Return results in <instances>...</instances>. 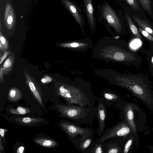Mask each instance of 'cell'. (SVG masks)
Here are the masks:
<instances>
[{"label":"cell","instance_id":"6da1fadb","mask_svg":"<svg viewBox=\"0 0 153 153\" xmlns=\"http://www.w3.org/2000/svg\"><path fill=\"white\" fill-rule=\"evenodd\" d=\"M95 73L111 83L125 88L151 108L153 105V91L151 82L142 74L120 73L114 70L97 69Z\"/></svg>","mask_w":153,"mask_h":153},{"label":"cell","instance_id":"7a4b0ae2","mask_svg":"<svg viewBox=\"0 0 153 153\" xmlns=\"http://www.w3.org/2000/svg\"><path fill=\"white\" fill-rule=\"evenodd\" d=\"M91 55L107 63L112 62L137 66L142 62L139 55L128 50L124 41L110 36L104 37L99 40L92 48Z\"/></svg>","mask_w":153,"mask_h":153},{"label":"cell","instance_id":"3957f363","mask_svg":"<svg viewBox=\"0 0 153 153\" xmlns=\"http://www.w3.org/2000/svg\"><path fill=\"white\" fill-rule=\"evenodd\" d=\"M98 20L113 36L114 30L118 35L125 33L123 22L120 12L117 11L107 1L104 0L98 4L97 10Z\"/></svg>","mask_w":153,"mask_h":153},{"label":"cell","instance_id":"277c9868","mask_svg":"<svg viewBox=\"0 0 153 153\" xmlns=\"http://www.w3.org/2000/svg\"><path fill=\"white\" fill-rule=\"evenodd\" d=\"M78 78L74 85L65 84L59 88L58 94L69 104H74L81 106L85 105V95L81 88L76 85Z\"/></svg>","mask_w":153,"mask_h":153},{"label":"cell","instance_id":"5b68a950","mask_svg":"<svg viewBox=\"0 0 153 153\" xmlns=\"http://www.w3.org/2000/svg\"><path fill=\"white\" fill-rule=\"evenodd\" d=\"M65 7L69 11L79 26L84 36L85 33L84 29L85 20L79 5L75 1L71 0H62Z\"/></svg>","mask_w":153,"mask_h":153},{"label":"cell","instance_id":"8992f818","mask_svg":"<svg viewBox=\"0 0 153 153\" xmlns=\"http://www.w3.org/2000/svg\"><path fill=\"white\" fill-rule=\"evenodd\" d=\"M59 45L63 48L77 52H85L93 48V42L88 38L60 43Z\"/></svg>","mask_w":153,"mask_h":153},{"label":"cell","instance_id":"52a82bcc","mask_svg":"<svg viewBox=\"0 0 153 153\" xmlns=\"http://www.w3.org/2000/svg\"><path fill=\"white\" fill-rule=\"evenodd\" d=\"M131 128L125 122L121 123L111 130L100 139L101 142L116 137L126 136L130 133Z\"/></svg>","mask_w":153,"mask_h":153},{"label":"cell","instance_id":"ba28073f","mask_svg":"<svg viewBox=\"0 0 153 153\" xmlns=\"http://www.w3.org/2000/svg\"><path fill=\"white\" fill-rule=\"evenodd\" d=\"M84 10L90 28L94 33L97 27V22L92 0H82Z\"/></svg>","mask_w":153,"mask_h":153},{"label":"cell","instance_id":"9c48e42d","mask_svg":"<svg viewBox=\"0 0 153 153\" xmlns=\"http://www.w3.org/2000/svg\"><path fill=\"white\" fill-rule=\"evenodd\" d=\"M57 106L62 115L69 118L77 119L83 112L81 107L76 106L58 105Z\"/></svg>","mask_w":153,"mask_h":153},{"label":"cell","instance_id":"30bf717a","mask_svg":"<svg viewBox=\"0 0 153 153\" xmlns=\"http://www.w3.org/2000/svg\"><path fill=\"white\" fill-rule=\"evenodd\" d=\"M4 21L7 28L9 30L13 29L15 24V17L14 10L8 2L7 3L4 16Z\"/></svg>","mask_w":153,"mask_h":153},{"label":"cell","instance_id":"8fae6325","mask_svg":"<svg viewBox=\"0 0 153 153\" xmlns=\"http://www.w3.org/2000/svg\"><path fill=\"white\" fill-rule=\"evenodd\" d=\"M60 125L64 131L71 137H74L79 134L82 135L85 132L84 129L68 122H62Z\"/></svg>","mask_w":153,"mask_h":153},{"label":"cell","instance_id":"7c38bea8","mask_svg":"<svg viewBox=\"0 0 153 153\" xmlns=\"http://www.w3.org/2000/svg\"><path fill=\"white\" fill-rule=\"evenodd\" d=\"M132 106L131 104H128L124 108L125 120L130 127L132 131L136 133V126L134 120V114Z\"/></svg>","mask_w":153,"mask_h":153},{"label":"cell","instance_id":"4fadbf2b","mask_svg":"<svg viewBox=\"0 0 153 153\" xmlns=\"http://www.w3.org/2000/svg\"><path fill=\"white\" fill-rule=\"evenodd\" d=\"M14 57L13 54L10 56L4 61L0 69V78L1 82L3 81V76L7 74L12 69L14 63Z\"/></svg>","mask_w":153,"mask_h":153},{"label":"cell","instance_id":"5bb4252c","mask_svg":"<svg viewBox=\"0 0 153 153\" xmlns=\"http://www.w3.org/2000/svg\"><path fill=\"white\" fill-rule=\"evenodd\" d=\"M125 17L129 29L132 36L135 38L139 39L141 40L144 41L137 28L135 25L130 16L128 13H125Z\"/></svg>","mask_w":153,"mask_h":153},{"label":"cell","instance_id":"9a60e30c","mask_svg":"<svg viewBox=\"0 0 153 153\" xmlns=\"http://www.w3.org/2000/svg\"><path fill=\"white\" fill-rule=\"evenodd\" d=\"M25 74L26 82L28 83L30 90L40 105H43L42 99L34 83L27 72L25 73Z\"/></svg>","mask_w":153,"mask_h":153},{"label":"cell","instance_id":"2e32d148","mask_svg":"<svg viewBox=\"0 0 153 153\" xmlns=\"http://www.w3.org/2000/svg\"><path fill=\"white\" fill-rule=\"evenodd\" d=\"M106 113L104 105L100 103L98 110V117L99 123V128L100 131L102 132L105 127V121Z\"/></svg>","mask_w":153,"mask_h":153},{"label":"cell","instance_id":"e0dca14e","mask_svg":"<svg viewBox=\"0 0 153 153\" xmlns=\"http://www.w3.org/2000/svg\"><path fill=\"white\" fill-rule=\"evenodd\" d=\"M133 18L139 27L153 36V27L148 22L137 16H133Z\"/></svg>","mask_w":153,"mask_h":153},{"label":"cell","instance_id":"ac0fdd59","mask_svg":"<svg viewBox=\"0 0 153 153\" xmlns=\"http://www.w3.org/2000/svg\"><path fill=\"white\" fill-rule=\"evenodd\" d=\"M34 141L41 146L46 147H54L58 145V143L54 140L47 138H36L34 140Z\"/></svg>","mask_w":153,"mask_h":153},{"label":"cell","instance_id":"d6986e66","mask_svg":"<svg viewBox=\"0 0 153 153\" xmlns=\"http://www.w3.org/2000/svg\"><path fill=\"white\" fill-rule=\"evenodd\" d=\"M22 97V93L18 88L13 87L9 89L8 94V99L9 101L16 102L21 99Z\"/></svg>","mask_w":153,"mask_h":153},{"label":"cell","instance_id":"ffe728a7","mask_svg":"<svg viewBox=\"0 0 153 153\" xmlns=\"http://www.w3.org/2000/svg\"><path fill=\"white\" fill-rule=\"evenodd\" d=\"M39 118H36L30 117H17L15 119L19 123L24 125H31L36 124L41 121Z\"/></svg>","mask_w":153,"mask_h":153},{"label":"cell","instance_id":"44dd1931","mask_svg":"<svg viewBox=\"0 0 153 153\" xmlns=\"http://www.w3.org/2000/svg\"><path fill=\"white\" fill-rule=\"evenodd\" d=\"M137 28L144 41H148L149 43L151 48L153 49V36L140 27H138Z\"/></svg>","mask_w":153,"mask_h":153},{"label":"cell","instance_id":"7402d4cb","mask_svg":"<svg viewBox=\"0 0 153 153\" xmlns=\"http://www.w3.org/2000/svg\"><path fill=\"white\" fill-rule=\"evenodd\" d=\"M10 112L14 114L24 115L29 112L30 111L29 109L21 106H19L16 109L11 108L9 109Z\"/></svg>","mask_w":153,"mask_h":153},{"label":"cell","instance_id":"603a6c76","mask_svg":"<svg viewBox=\"0 0 153 153\" xmlns=\"http://www.w3.org/2000/svg\"><path fill=\"white\" fill-rule=\"evenodd\" d=\"M144 8L149 13H151L150 0H138Z\"/></svg>","mask_w":153,"mask_h":153},{"label":"cell","instance_id":"cb8c5ba5","mask_svg":"<svg viewBox=\"0 0 153 153\" xmlns=\"http://www.w3.org/2000/svg\"><path fill=\"white\" fill-rule=\"evenodd\" d=\"M126 3L135 10H139V6L137 0H125Z\"/></svg>","mask_w":153,"mask_h":153},{"label":"cell","instance_id":"d4e9b609","mask_svg":"<svg viewBox=\"0 0 153 153\" xmlns=\"http://www.w3.org/2000/svg\"><path fill=\"white\" fill-rule=\"evenodd\" d=\"M130 138L126 143L123 150L124 153H127L129 152L134 140V138L132 135L130 136Z\"/></svg>","mask_w":153,"mask_h":153},{"label":"cell","instance_id":"484cf974","mask_svg":"<svg viewBox=\"0 0 153 153\" xmlns=\"http://www.w3.org/2000/svg\"><path fill=\"white\" fill-rule=\"evenodd\" d=\"M105 98L108 100H113L117 99L118 97L114 94L106 92L104 94Z\"/></svg>","mask_w":153,"mask_h":153},{"label":"cell","instance_id":"4316f807","mask_svg":"<svg viewBox=\"0 0 153 153\" xmlns=\"http://www.w3.org/2000/svg\"><path fill=\"white\" fill-rule=\"evenodd\" d=\"M0 43L4 48L5 50L7 49L8 47V43L6 39L1 34L0 32Z\"/></svg>","mask_w":153,"mask_h":153},{"label":"cell","instance_id":"83f0119b","mask_svg":"<svg viewBox=\"0 0 153 153\" xmlns=\"http://www.w3.org/2000/svg\"><path fill=\"white\" fill-rule=\"evenodd\" d=\"M91 142L90 139H88L83 142L80 145V148L82 149H85L87 148L90 145Z\"/></svg>","mask_w":153,"mask_h":153},{"label":"cell","instance_id":"f1b7e54d","mask_svg":"<svg viewBox=\"0 0 153 153\" xmlns=\"http://www.w3.org/2000/svg\"><path fill=\"white\" fill-rule=\"evenodd\" d=\"M93 152L96 153H102V150L101 145L100 144H96L93 150Z\"/></svg>","mask_w":153,"mask_h":153},{"label":"cell","instance_id":"f546056e","mask_svg":"<svg viewBox=\"0 0 153 153\" xmlns=\"http://www.w3.org/2000/svg\"><path fill=\"white\" fill-rule=\"evenodd\" d=\"M53 80V79L47 75H45L41 79V81L43 83H48L51 82Z\"/></svg>","mask_w":153,"mask_h":153},{"label":"cell","instance_id":"4dcf8cb0","mask_svg":"<svg viewBox=\"0 0 153 153\" xmlns=\"http://www.w3.org/2000/svg\"><path fill=\"white\" fill-rule=\"evenodd\" d=\"M146 59L148 61L150 72L151 73V75L153 77V62L148 58L147 57Z\"/></svg>","mask_w":153,"mask_h":153},{"label":"cell","instance_id":"1f68e13d","mask_svg":"<svg viewBox=\"0 0 153 153\" xmlns=\"http://www.w3.org/2000/svg\"><path fill=\"white\" fill-rule=\"evenodd\" d=\"M9 52L7 51L5 52L0 58V63L1 64L4 60L7 57L9 54Z\"/></svg>","mask_w":153,"mask_h":153},{"label":"cell","instance_id":"d6a6232c","mask_svg":"<svg viewBox=\"0 0 153 153\" xmlns=\"http://www.w3.org/2000/svg\"><path fill=\"white\" fill-rule=\"evenodd\" d=\"M119 150L116 147H113L110 149L108 150L107 152L108 153H117L118 152Z\"/></svg>","mask_w":153,"mask_h":153},{"label":"cell","instance_id":"836d02e7","mask_svg":"<svg viewBox=\"0 0 153 153\" xmlns=\"http://www.w3.org/2000/svg\"><path fill=\"white\" fill-rule=\"evenodd\" d=\"M7 131V129H3L2 128H0V134L1 136L2 137H4L5 135V133Z\"/></svg>","mask_w":153,"mask_h":153},{"label":"cell","instance_id":"e575fe53","mask_svg":"<svg viewBox=\"0 0 153 153\" xmlns=\"http://www.w3.org/2000/svg\"><path fill=\"white\" fill-rule=\"evenodd\" d=\"M24 149V148L23 146H20L18 149L17 152V153H22L23 152Z\"/></svg>","mask_w":153,"mask_h":153},{"label":"cell","instance_id":"d590c367","mask_svg":"<svg viewBox=\"0 0 153 153\" xmlns=\"http://www.w3.org/2000/svg\"><path fill=\"white\" fill-rule=\"evenodd\" d=\"M147 147L150 149L151 152L153 153V146H148Z\"/></svg>","mask_w":153,"mask_h":153}]
</instances>
